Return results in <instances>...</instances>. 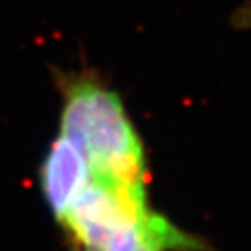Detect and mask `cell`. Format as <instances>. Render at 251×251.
<instances>
[{
  "mask_svg": "<svg viewBox=\"0 0 251 251\" xmlns=\"http://www.w3.org/2000/svg\"><path fill=\"white\" fill-rule=\"evenodd\" d=\"M134 251H149V250H134Z\"/></svg>",
  "mask_w": 251,
  "mask_h": 251,
  "instance_id": "3957f363",
  "label": "cell"
},
{
  "mask_svg": "<svg viewBox=\"0 0 251 251\" xmlns=\"http://www.w3.org/2000/svg\"><path fill=\"white\" fill-rule=\"evenodd\" d=\"M89 166L77 147L59 134L40 166V188L47 206L59 222L70 202L89 181Z\"/></svg>",
  "mask_w": 251,
  "mask_h": 251,
  "instance_id": "7a4b0ae2",
  "label": "cell"
},
{
  "mask_svg": "<svg viewBox=\"0 0 251 251\" xmlns=\"http://www.w3.org/2000/svg\"><path fill=\"white\" fill-rule=\"evenodd\" d=\"M61 131L86 157L89 171L145 185V153L121 96L94 75L63 80Z\"/></svg>",
  "mask_w": 251,
  "mask_h": 251,
  "instance_id": "6da1fadb",
  "label": "cell"
}]
</instances>
